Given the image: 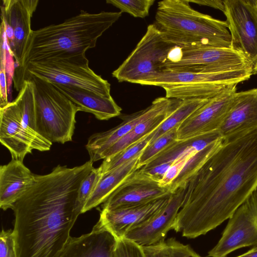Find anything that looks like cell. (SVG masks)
I'll use <instances>...</instances> for the list:
<instances>
[{"mask_svg":"<svg viewBox=\"0 0 257 257\" xmlns=\"http://www.w3.org/2000/svg\"><path fill=\"white\" fill-rule=\"evenodd\" d=\"M179 100L166 96L157 98L145 109L131 114L122 115L123 121L118 125L108 131L92 135L85 145L90 161L93 163L100 160L103 153L137 124L168 110Z\"/></svg>","mask_w":257,"mask_h":257,"instance_id":"5bb4252c","label":"cell"},{"mask_svg":"<svg viewBox=\"0 0 257 257\" xmlns=\"http://www.w3.org/2000/svg\"><path fill=\"white\" fill-rule=\"evenodd\" d=\"M35 175L23 161L12 159L0 167V207L12 209L33 184Z\"/></svg>","mask_w":257,"mask_h":257,"instance_id":"ffe728a7","label":"cell"},{"mask_svg":"<svg viewBox=\"0 0 257 257\" xmlns=\"http://www.w3.org/2000/svg\"><path fill=\"white\" fill-rule=\"evenodd\" d=\"M0 142L9 151L12 159L22 161L33 150L48 151L52 145L40 135L24 127L15 100L0 108Z\"/></svg>","mask_w":257,"mask_h":257,"instance_id":"7c38bea8","label":"cell"},{"mask_svg":"<svg viewBox=\"0 0 257 257\" xmlns=\"http://www.w3.org/2000/svg\"><path fill=\"white\" fill-rule=\"evenodd\" d=\"M231 49L253 65L257 58V1H223Z\"/></svg>","mask_w":257,"mask_h":257,"instance_id":"8fae6325","label":"cell"},{"mask_svg":"<svg viewBox=\"0 0 257 257\" xmlns=\"http://www.w3.org/2000/svg\"><path fill=\"white\" fill-rule=\"evenodd\" d=\"M223 139L214 142L193 155L177 177L168 186L172 193L181 187H186L191 178L220 147Z\"/></svg>","mask_w":257,"mask_h":257,"instance_id":"484cf974","label":"cell"},{"mask_svg":"<svg viewBox=\"0 0 257 257\" xmlns=\"http://www.w3.org/2000/svg\"><path fill=\"white\" fill-rule=\"evenodd\" d=\"M222 138L218 131H216L185 140H176L141 169L146 170L160 164L173 163L184 154L199 152Z\"/></svg>","mask_w":257,"mask_h":257,"instance_id":"cb8c5ba5","label":"cell"},{"mask_svg":"<svg viewBox=\"0 0 257 257\" xmlns=\"http://www.w3.org/2000/svg\"><path fill=\"white\" fill-rule=\"evenodd\" d=\"M93 164L89 160L73 168L59 165L49 174L35 175L12 208L17 257L61 256L81 214L76 206L78 192Z\"/></svg>","mask_w":257,"mask_h":257,"instance_id":"7a4b0ae2","label":"cell"},{"mask_svg":"<svg viewBox=\"0 0 257 257\" xmlns=\"http://www.w3.org/2000/svg\"><path fill=\"white\" fill-rule=\"evenodd\" d=\"M181 101L179 100L168 110L137 124L129 133L103 153L100 160L106 159L117 154L154 132L178 107Z\"/></svg>","mask_w":257,"mask_h":257,"instance_id":"d4e9b609","label":"cell"},{"mask_svg":"<svg viewBox=\"0 0 257 257\" xmlns=\"http://www.w3.org/2000/svg\"><path fill=\"white\" fill-rule=\"evenodd\" d=\"M101 174L99 168H93L82 182L78 192L76 206L82 213L84 206L94 191Z\"/></svg>","mask_w":257,"mask_h":257,"instance_id":"1f68e13d","label":"cell"},{"mask_svg":"<svg viewBox=\"0 0 257 257\" xmlns=\"http://www.w3.org/2000/svg\"><path fill=\"white\" fill-rule=\"evenodd\" d=\"M252 74V68L213 73L166 70L148 81L146 85L162 87L169 98L209 99L248 80Z\"/></svg>","mask_w":257,"mask_h":257,"instance_id":"8992f818","label":"cell"},{"mask_svg":"<svg viewBox=\"0 0 257 257\" xmlns=\"http://www.w3.org/2000/svg\"><path fill=\"white\" fill-rule=\"evenodd\" d=\"M236 85L209 99L183 121L178 129L177 140L218 131L232 102Z\"/></svg>","mask_w":257,"mask_h":257,"instance_id":"2e32d148","label":"cell"},{"mask_svg":"<svg viewBox=\"0 0 257 257\" xmlns=\"http://www.w3.org/2000/svg\"><path fill=\"white\" fill-rule=\"evenodd\" d=\"M172 163H173L162 164L146 170L140 169L144 172L148 174L150 176L160 182Z\"/></svg>","mask_w":257,"mask_h":257,"instance_id":"74e56055","label":"cell"},{"mask_svg":"<svg viewBox=\"0 0 257 257\" xmlns=\"http://www.w3.org/2000/svg\"><path fill=\"white\" fill-rule=\"evenodd\" d=\"M116 241L96 223L90 232L71 237L60 257H112Z\"/></svg>","mask_w":257,"mask_h":257,"instance_id":"44dd1931","label":"cell"},{"mask_svg":"<svg viewBox=\"0 0 257 257\" xmlns=\"http://www.w3.org/2000/svg\"><path fill=\"white\" fill-rule=\"evenodd\" d=\"M252 245H257V187L229 219L208 256L226 257L236 249Z\"/></svg>","mask_w":257,"mask_h":257,"instance_id":"30bf717a","label":"cell"},{"mask_svg":"<svg viewBox=\"0 0 257 257\" xmlns=\"http://www.w3.org/2000/svg\"><path fill=\"white\" fill-rule=\"evenodd\" d=\"M170 196L146 204L102 209L97 223L116 240L123 238L131 229L158 212L168 202Z\"/></svg>","mask_w":257,"mask_h":257,"instance_id":"ac0fdd59","label":"cell"},{"mask_svg":"<svg viewBox=\"0 0 257 257\" xmlns=\"http://www.w3.org/2000/svg\"><path fill=\"white\" fill-rule=\"evenodd\" d=\"M168 186L138 169L130 175L103 203L102 209L146 204L170 196Z\"/></svg>","mask_w":257,"mask_h":257,"instance_id":"9a60e30c","label":"cell"},{"mask_svg":"<svg viewBox=\"0 0 257 257\" xmlns=\"http://www.w3.org/2000/svg\"><path fill=\"white\" fill-rule=\"evenodd\" d=\"M32 76L52 83L86 90L102 96H111L110 83L89 67L85 53L61 55L30 63L22 76L18 91L24 82Z\"/></svg>","mask_w":257,"mask_h":257,"instance_id":"52a82bcc","label":"cell"},{"mask_svg":"<svg viewBox=\"0 0 257 257\" xmlns=\"http://www.w3.org/2000/svg\"><path fill=\"white\" fill-rule=\"evenodd\" d=\"M52 84L78 106L80 111L92 113L97 119L108 120L120 114L121 108L112 96H102L77 87Z\"/></svg>","mask_w":257,"mask_h":257,"instance_id":"7402d4cb","label":"cell"},{"mask_svg":"<svg viewBox=\"0 0 257 257\" xmlns=\"http://www.w3.org/2000/svg\"><path fill=\"white\" fill-rule=\"evenodd\" d=\"M236 257H257V245L243 254Z\"/></svg>","mask_w":257,"mask_h":257,"instance_id":"ab89813d","label":"cell"},{"mask_svg":"<svg viewBox=\"0 0 257 257\" xmlns=\"http://www.w3.org/2000/svg\"><path fill=\"white\" fill-rule=\"evenodd\" d=\"M112 257H145L142 246L126 238L116 240Z\"/></svg>","mask_w":257,"mask_h":257,"instance_id":"d6a6232c","label":"cell"},{"mask_svg":"<svg viewBox=\"0 0 257 257\" xmlns=\"http://www.w3.org/2000/svg\"><path fill=\"white\" fill-rule=\"evenodd\" d=\"M1 19L7 38L8 49L17 66L19 65L32 31L31 18L38 0H3Z\"/></svg>","mask_w":257,"mask_h":257,"instance_id":"4fadbf2b","label":"cell"},{"mask_svg":"<svg viewBox=\"0 0 257 257\" xmlns=\"http://www.w3.org/2000/svg\"><path fill=\"white\" fill-rule=\"evenodd\" d=\"M257 130V88L235 92L218 130L223 140Z\"/></svg>","mask_w":257,"mask_h":257,"instance_id":"d6986e66","label":"cell"},{"mask_svg":"<svg viewBox=\"0 0 257 257\" xmlns=\"http://www.w3.org/2000/svg\"><path fill=\"white\" fill-rule=\"evenodd\" d=\"M1 70H0V108L10 102L7 83V55L8 46L4 27H1Z\"/></svg>","mask_w":257,"mask_h":257,"instance_id":"4dcf8cb0","label":"cell"},{"mask_svg":"<svg viewBox=\"0 0 257 257\" xmlns=\"http://www.w3.org/2000/svg\"><path fill=\"white\" fill-rule=\"evenodd\" d=\"M190 3H193L199 5L210 7L221 11L222 12L224 10V6L223 1L220 0H197L189 1Z\"/></svg>","mask_w":257,"mask_h":257,"instance_id":"f35d334b","label":"cell"},{"mask_svg":"<svg viewBox=\"0 0 257 257\" xmlns=\"http://www.w3.org/2000/svg\"><path fill=\"white\" fill-rule=\"evenodd\" d=\"M145 257H169L166 241L142 246Z\"/></svg>","mask_w":257,"mask_h":257,"instance_id":"8d00e7d4","label":"cell"},{"mask_svg":"<svg viewBox=\"0 0 257 257\" xmlns=\"http://www.w3.org/2000/svg\"><path fill=\"white\" fill-rule=\"evenodd\" d=\"M142 152L122 165L101 174L94 191L85 203L82 213L103 203L130 175L139 169V159Z\"/></svg>","mask_w":257,"mask_h":257,"instance_id":"603a6c76","label":"cell"},{"mask_svg":"<svg viewBox=\"0 0 257 257\" xmlns=\"http://www.w3.org/2000/svg\"><path fill=\"white\" fill-rule=\"evenodd\" d=\"M106 3L111 4L120 10L121 13H128L134 17L144 18L148 16L154 0H107Z\"/></svg>","mask_w":257,"mask_h":257,"instance_id":"f546056e","label":"cell"},{"mask_svg":"<svg viewBox=\"0 0 257 257\" xmlns=\"http://www.w3.org/2000/svg\"><path fill=\"white\" fill-rule=\"evenodd\" d=\"M176 47L164 38L155 24L149 25L135 49L112 75L119 82L146 85L165 70L169 54Z\"/></svg>","mask_w":257,"mask_h":257,"instance_id":"ba28073f","label":"cell"},{"mask_svg":"<svg viewBox=\"0 0 257 257\" xmlns=\"http://www.w3.org/2000/svg\"><path fill=\"white\" fill-rule=\"evenodd\" d=\"M155 24L167 41L179 47L231 48L226 22L195 10L189 0L159 2Z\"/></svg>","mask_w":257,"mask_h":257,"instance_id":"277c9868","label":"cell"},{"mask_svg":"<svg viewBox=\"0 0 257 257\" xmlns=\"http://www.w3.org/2000/svg\"><path fill=\"white\" fill-rule=\"evenodd\" d=\"M122 13L81 11L63 23L32 30L20 63L13 77L18 90L27 65L61 55L85 53L95 47L97 39L121 17Z\"/></svg>","mask_w":257,"mask_h":257,"instance_id":"3957f363","label":"cell"},{"mask_svg":"<svg viewBox=\"0 0 257 257\" xmlns=\"http://www.w3.org/2000/svg\"><path fill=\"white\" fill-rule=\"evenodd\" d=\"M197 152H187L174 161L160 181V184L164 187L169 186L177 177L191 157Z\"/></svg>","mask_w":257,"mask_h":257,"instance_id":"836d02e7","label":"cell"},{"mask_svg":"<svg viewBox=\"0 0 257 257\" xmlns=\"http://www.w3.org/2000/svg\"><path fill=\"white\" fill-rule=\"evenodd\" d=\"M152 133L139 142L133 144L117 154L103 159L98 167L101 174L110 171L129 161L142 152L149 144Z\"/></svg>","mask_w":257,"mask_h":257,"instance_id":"83f0119b","label":"cell"},{"mask_svg":"<svg viewBox=\"0 0 257 257\" xmlns=\"http://www.w3.org/2000/svg\"><path fill=\"white\" fill-rule=\"evenodd\" d=\"M257 187V130L223 140L191 178L171 229L188 238L229 219Z\"/></svg>","mask_w":257,"mask_h":257,"instance_id":"6da1fadb","label":"cell"},{"mask_svg":"<svg viewBox=\"0 0 257 257\" xmlns=\"http://www.w3.org/2000/svg\"><path fill=\"white\" fill-rule=\"evenodd\" d=\"M0 257H17L13 229H2L1 232Z\"/></svg>","mask_w":257,"mask_h":257,"instance_id":"e575fe53","label":"cell"},{"mask_svg":"<svg viewBox=\"0 0 257 257\" xmlns=\"http://www.w3.org/2000/svg\"><path fill=\"white\" fill-rule=\"evenodd\" d=\"M36 132L51 143L71 141L79 108L51 82L32 76Z\"/></svg>","mask_w":257,"mask_h":257,"instance_id":"5b68a950","label":"cell"},{"mask_svg":"<svg viewBox=\"0 0 257 257\" xmlns=\"http://www.w3.org/2000/svg\"><path fill=\"white\" fill-rule=\"evenodd\" d=\"M169 257H202L189 245L184 244L174 238L166 241Z\"/></svg>","mask_w":257,"mask_h":257,"instance_id":"d590c367","label":"cell"},{"mask_svg":"<svg viewBox=\"0 0 257 257\" xmlns=\"http://www.w3.org/2000/svg\"><path fill=\"white\" fill-rule=\"evenodd\" d=\"M209 99H191L182 100L180 105L172 114L152 133L153 137L149 144L153 142L166 132L179 126Z\"/></svg>","mask_w":257,"mask_h":257,"instance_id":"4316f807","label":"cell"},{"mask_svg":"<svg viewBox=\"0 0 257 257\" xmlns=\"http://www.w3.org/2000/svg\"><path fill=\"white\" fill-rule=\"evenodd\" d=\"M179 126L175 127L164 134L145 148L139 159V169L146 165L159 153L177 140Z\"/></svg>","mask_w":257,"mask_h":257,"instance_id":"f1b7e54d","label":"cell"},{"mask_svg":"<svg viewBox=\"0 0 257 257\" xmlns=\"http://www.w3.org/2000/svg\"><path fill=\"white\" fill-rule=\"evenodd\" d=\"M252 74H257V58L253 65Z\"/></svg>","mask_w":257,"mask_h":257,"instance_id":"60d3db41","label":"cell"},{"mask_svg":"<svg viewBox=\"0 0 257 257\" xmlns=\"http://www.w3.org/2000/svg\"><path fill=\"white\" fill-rule=\"evenodd\" d=\"M186 190V187H181L172 193L168 202L158 212L143 223L131 229L124 237L141 246L164 240L182 206Z\"/></svg>","mask_w":257,"mask_h":257,"instance_id":"e0dca14e","label":"cell"},{"mask_svg":"<svg viewBox=\"0 0 257 257\" xmlns=\"http://www.w3.org/2000/svg\"><path fill=\"white\" fill-rule=\"evenodd\" d=\"M253 68L242 55L231 48L176 46L170 52L165 70L197 73L228 72Z\"/></svg>","mask_w":257,"mask_h":257,"instance_id":"9c48e42d","label":"cell"}]
</instances>
